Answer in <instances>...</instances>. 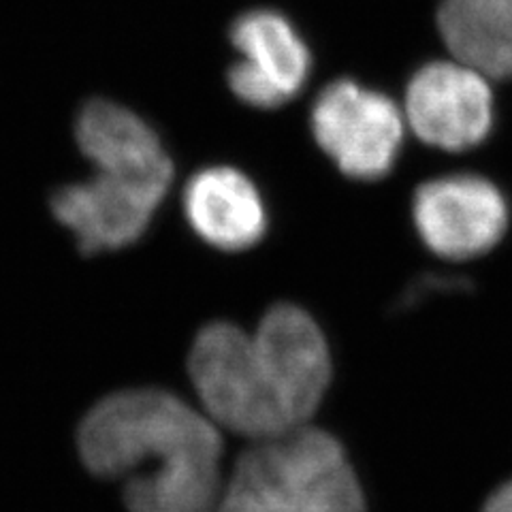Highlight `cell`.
<instances>
[{
	"mask_svg": "<svg viewBox=\"0 0 512 512\" xmlns=\"http://www.w3.org/2000/svg\"><path fill=\"white\" fill-rule=\"evenodd\" d=\"M404 114L387 94L338 79L312 107L314 139L338 169L355 180L387 175L404 141Z\"/></svg>",
	"mask_w": 512,
	"mask_h": 512,
	"instance_id": "obj_4",
	"label": "cell"
},
{
	"mask_svg": "<svg viewBox=\"0 0 512 512\" xmlns=\"http://www.w3.org/2000/svg\"><path fill=\"white\" fill-rule=\"evenodd\" d=\"M412 218L431 252L466 261L495 248L510 216L498 186L474 173H457L421 184L414 192Z\"/></svg>",
	"mask_w": 512,
	"mask_h": 512,
	"instance_id": "obj_5",
	"label": "cell"
},
{
	"mask_svg": "<svg viewBox=\"0 0 512 512\" xmlns=\"http://www.w3.org/2000/svg\"><path fill=\"white\" fill-rule=\"evenodd\" d=\"M173 178H126L101 173L58 188L52 214L67 227L84 254L118 250L146 233Z\"/></svg>",
	"mask_w": 512,
	"mask_h": 512,
	"instance_id": "obj_7",
	"label": "cell"
},
{
	"mask_svg": "<svg viewBox=\"0 0 512 512\" xmlns=\"http://www.w3.org/2000/svg\"><path fill=\"white\" fill-rule=\"evenodd\" d=\"M84 466L124 480L131 512H210L222 493V442L212 419L160 389L101 399L79 425Z\"/></svg>",
	"mask_w": 512,
	"mask_h": 512,
	"instance_id": "obj_1",
	"label": "cell"
},
{
	"mask_svg": "<svg viewBox=\"0 0 512 512\" xmlns=\"http://www.w3.org/2000/svg\"><path fill=\"white\" fill-rule=\"evenodd\" d=\"M483 512H512V480L491 495Z\"/></svg>",
	"mask_w": 512,
	"mask_h": 512,
	"instance_id": "obj_13",
	"label": "cell"
},
{
	"mask_svg": "<svg viewBox=\"0 0 512 512\" xmlns=\"http://www.w3.org/2000/svg\"><path fill=\"white\" fill-rule=\"evenodd\" d=\"M218 500L244 512H365L344 446L306 425L256 440L237 459Z\"/></svg>",
	"mask_w": 512,
	"mask_h": 512,
	"instance_id": "obj_2",
	"label": "cell"
},
{
	"mask_svg": "<svg viewBox=\"0 0 512 512\" xmlns=\"http://www.w3.org/2000/svg\"><path fill=\"white\" fill-rule=\"evenodd\" d=\"M263 370L293 427L320 406L331 380V355L316 320L291 303L271 308L252 335Z\"/></svg>",
	"mask_w": 512,
	"mask_h": 512,
	"instance_id": "obj_8",
	"label": "cell"
},
{
	"mask_svg": "<svg viewBox=\"0 0 512 512\" xmlns=\"http://www.w3.org/2000/svg\"><path fill=\"white\" fill-rule=\"evenodd\" d=\"M75 139L96 171L126 178H173V163L154 128L135 111L96 99L75 120Z\"/></svg>",
	"mask_w": 512,
	"mask_h": 512,
	"instance_id": "obj_11",
	"label": "cell"
},
{
	"mask_svg": "<svg viewBox=\"0 0 512 512\" xmlns=\"http://www.w3.org/2000/svg\"><path fill=\"white\" fill-rule=\"evenodd\" d=\"M210 512H244V510H239V508H235V506H231V504H227V502L218 500L216 506H214Z\"/></svg>",
	"mask_w": 512,
	"mask_h": 512,
	"instance_id": "obj_14",
	"label": "cell"
},
{
	"mask_svg": "<svg viewBox=\"0 0 512 512\" xmlns=\"http://www.w3.org/2000/svg\"><path fill=\"white\" fill-rule=\"evenodd\" d=\"M438 30L455 60L489 79L512 77V0H442Z\"/></svg>",
	"mask_w": 512,
	"mask_h": 512,
	"instance_id": "obj_12",
	"label": "cell"
},
{
	"mask_svg": "<svg viewBox=\"0 0 512 512\" xmlns=\"http://www.w3.org/2000/svg\"><path fill=\"white\" fill-rule=\"evenodd\" d=\"M182 205L192 231L218 250L252 248L267 231V210L259 188L248 175L231 167H210L192 175Z\"/></svg>",
	"mask_w": 512,
	"mask_h": 512,
	"instance_id": "obj_10",
	"label": "cell"
},
{
	"mask_svg": "<svg viewBox=\"0 0 512 512\" xmlns=\"http://www.w3.org/2000/svg\"><path fill=\"white\" fill-rule=\"evenodd\" d=\"M188 370L214 423L254 440L295 429L263 370L254 338L237 325H205L190 348Z\"/></svg>",
	"mask_w": 512,
	"mask_h": 512,
	"instance_id": "obj_3",
	"label": "cell"
},
{
	"mask_svg": "<svg viewBox=\"0 0 512 512\" xmlns=\"http://www.w3.org/2000/svg\"><path fill=\"white\" fill-rule=\"evenodd\" d=\"M404 118L427 146L448 152L476 148L493 128L489 77L455 58L429 62L408 82Z\"/></svg>",
	"mask_w": 512,
	"mask_h": 512,
	"instance_id": "obj_6",
	"label": "cell"
},
{
	"mask_svg": "<svg viewBox=\"0 0 512 512\" xmlns=\"http://www.w3.org/2000/svg\"><path fill=\"white\" fill-rule=\"evenodd\" d=\"M231 43L242 56L229 69V86L239 101L274 109L306 86L310 50L282 13L274 9L242 13L231 26Z\"/></svg>",
	"mask_w": 512,
	"mask_h": 512,
	"instance_id": "obj_9",
	"label": "cell"
}]
</instances>
